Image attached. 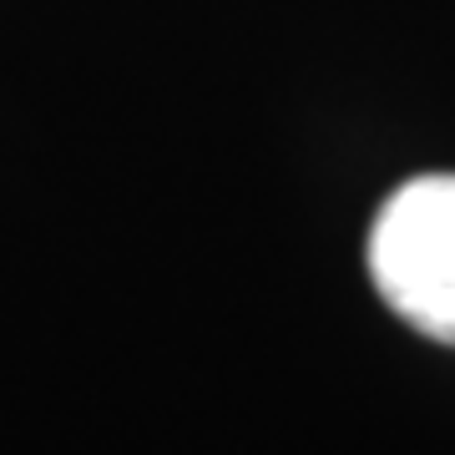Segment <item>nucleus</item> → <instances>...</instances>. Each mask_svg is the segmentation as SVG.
I'll use <instances>...</instances> for the list:
<instances>
[{"mask_svg":"<svg viewBox=\"0 0 455 455\" xmlns=\"http://www.w3.org/2000/svg\"><path fill=\"white\" fill-rule=\"evenodd\" d=\"M370 274L410 329L455 344V172L390 193L370 228Z\"/></svg>","mask_w":455,"mask_h":455,"instance_id":"1","label":"nucleus"}]
</instances>
